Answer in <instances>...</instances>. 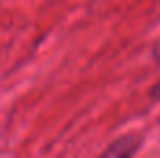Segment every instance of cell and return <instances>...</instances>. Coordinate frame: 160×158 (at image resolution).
Wrapping results in <instances>:
<instances>
[{
  "mask_svg": "<svg viewBox=\"0 0 160 158\" xmlns=\"http://www.w3.org/2000/svg\"><path fill=\"white\" fill-rule=\"evenodd\" d=\"M153 97H155V99H160V82L153 87Z\"/></svg>",
  "mask_w": 160,
  "mask_h": 158,
  "instance_id": "6da1fadb",
  "label": "cell"
}]
</instances>
